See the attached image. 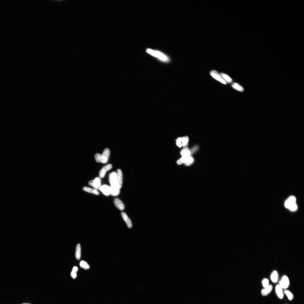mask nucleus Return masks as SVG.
Wrapping results in <instances>:
<instances>
[{"label": "nucleus", "mask_w": 304, "mask_h": 304, "mask_svg": "<svg viewBox=\"0 0 304 304\" xmlns=\"http://www.w3.org/2000/svg\"><path fill=\"white\" fill-rule=\"evenodd\" d=\"M122 215L123 219L126 223L128 228H131L132 226V222L127 214L125 213L122 212Z\"/></svg>", "instance_id": "11"}, {"label": "nucleus", "mask_w": 304, "mask_h": 304, "mask_svg": "<svg viewBox=\"0 0 304 304\" xmlns=\"http://www.w3.org/2000/svg\"><path fill=\"white\" fill-rule=\"evenodd\" d=\"M80 265L81 268L86 270H87L90 268L88 264L86 262L84 261H81L80 262Z\"/></svg>", "instance_id": "25"}, {"label": "nucleus", "mask_w": 304, "mask_h": 304, "mask_svg": "<svg viewBox=\"0 0 304 304\" xmlns=\"http://www.w3.org/2000/svg\"><path fill=\"white\" fill-rule=\"evenodd\" d=\"M189 141V138L187 136L182 138V146L184 147H186L188 144Z\"/></svg>", "instance_id": "24"}, {"label": "nucleus", "mask_w": 304, "mask_h": 304, "mask_svg": "<svg viewBox=\"0 0 304 304\" xmlns=\"http://www.w3.org/2000/svg\"><path fill=\"white\" fill-rule=\"evenodd\" d=\"M99 190L105 196H108L110 194V187L107 185H103L100 186Z\"/></svg>", "instance_id": "12"}, {"label": "nucleus", "mask_w": 304, "mask_h": 304, "mask_svg": "<svg viewBox=\"0 0 304 304\" xmlns=\"http://www.w3.org/2000/svg\"><path fill=\"white\" fill-rule=\"evenodd\" d=\"M210 74L212 77L215 79L216 80L220 81V82L224 84H226V82L221 78L220 74L217 71L215 70L212 71H211Z\"/></svg>", "instance_id": "7"}, {"label": "nucleus", "mask_w": 304, "mask_h": 304, "mask_svg": "<svg viewBox=\"0 0 304 304\" xmlns=\"http://www.w3.org/2000/svg\"><path fill=\"white\" fill-rule=\"evenodd\" d=\"M114 203L116 206L121 211H123L125 209V205L120 199L115 198L114 200Z\"/></svg>", "instance_id": "13"}, {"label": "nucleus", "mask_w": 304, "mask_h": 304, "mask_svg": "<svg viewBox=\"0 0 304 304\" xmlns=\"http://www.w3.org/2000/svg\"><path fill=\"white\" fill-rule=\"evenodd\" d=\"M284 293L287 296L289 300H292L294 298L293 294L290 291L285 290L284 291Z\"/></svg>", "instance_id": "23"}, {"label": "nucleus", "mask_w": 304, "mask_h": 304, "mask_svg": "<svg viewBox=\"0 0 304 304\" xmlns=\"http://www.w3.org/2000/svg\"><path fill=\"white\" fill-rule=\"evenodd\" d=\"M296 198L295 196H291L290 197L286 200L285 202V207L291 211H296L297 209V206L296 204Z\"/></svg>", "instance_id": "2"}, {"label": "nucleus", "mask_w": 304, "mask_h": 304, "mask_svg": "<svg viewBox=\"0 0 304 304\" xmlns=\"http://www.w3.org/2000/svg\"><path fill=\"white\" fill-rule=\"evenodd\" d=\"M117 174L118 177V186L120 189L122 187L123 184V175L120 169L117 170Z\"/></svg>", "instance_id": "10"}, {"label": "nucleus", "mask_w": 304, "mask_h": 304, "mask_svg": "<svg viewBox=\"0 0 304 304\" xmlns=\"http://www.w3.org/2000/svg\"><path fill=\"white\" fill-rule=\"evenodd\" d=\"M191 154V151L188 147H185L181 150L180 154L182 157H188L190 156Z\"/></svg>", "instance_id": "15"}, {"label": "nucleus", "mask_w": 304, "mask_h": 304, "mask_svg": "<svg viewBox=\"0 0 304 304\" xmlns=\"http://www.w3.org/2000/svg\"><path fill=\"white\" fill-rule=\"evenodd\" d=\"M273 289V286L271 285H269L267 287L265 288L262 290L261 294L263 296L268 295L271 292Z\"/></svg>", "instance_id": "17"}, {"label": "nucleus", "mask_w": 304, "mask_h": 304, "mask_svg": "<svg viewBox=\"0 0 304 304\" xmlns=\"http://www.w3.org/2000/svg\"><path fill=\"white\" fill-rule=\"evenodd\" d=\"M83 190L84 191L96 195H98L100 194L99 192L97 190H96L95 189H93L87 187H84L83 189Z\"/></svg>", "instance_id": "18"}, {"label": "nucleus", "mask_w": 304, "mask_h": 304, "mask_svg": "<svg viewBox=\"0 0 304 304\" xmlns=\"http://www.w3.org/2000/svg\"><path fill=\"white\" fill-rule=\"evenodd\" d=\"M290 285V281L288 277L284 276L279 283V285L282 289H286L289 287Z\"/></svg>", "instance_id": "5"}, {"label": "nucleus", "mask_w": 304, "mask_h": 304, "mask_svg": "<svg viewBox=\"0 0 304 304\" xmlns=\"http://www.w3.org/2000/svg\"><path fill=\"white\" fill-rule=\"evenodd\" d=\"M220 75L221 78L226 82V81L227 82L229 83H230L232 82V80L231 78L228 75H226V74L223 73H221L220 74Z\"/></svg>", "instance_id": "21"}, {"label": "nucleus", "mask_w": 304, "mask_h": 304, "mask_svg": "<svg viewBox=\"0 0 304 304\" xmlns=\"http://www.w3.org/2000/svg\"><path fill=\"white\" fill-rule=\"evenodd\" d=\"M110 154V151L109 149L108 148H106L105 149L102 155H104L108 159L109 158V157Z\"/></svg>", "instance_id": "27"}, {"label": "nucleus", "mask_w": 304, "mask_h": 304, "mask_svg": "<svg viewBox=\"0 0 304 304\" xmlns=\"http://www.w3.org/2000/svg\"><path fill=\"white\" fill-rule=\"evenodd\" d=\"M262 284L264 288L267 287L269 286V281L268 279L266 278L264 279L262 281Z\"/></svg>", "instance_id": "28"}, {"label": "nucleus", "mask_w": 304, "mask_h": 304, "mask_svg": "<svg viewBox=\"0 0 304 304\" xmlns=\"http://www.w3.org/2000/svg\"></svg>", "instance_id": "30"}, {"label": "nucleus", "mask_w": 304, "mask_h": 304, "mask_svg": "<svg viewBox=\"0 0 304 304\" xmlns=\"http://www.w3.org/2000/svg\"><path fill=\"white\" fill-rule=\"evenodd\" d=\"M232 87L237 90L240 92H243L244 88L242 86L236 83H234L232 85Z\"/></svg>", "instance_id": "22"}, {"label": "nucleus", "mask_w": 304, "mask_h": 304, "mask_svg": "<svg viewBox=\"0 0 304 304\" xmlns=\"http://www.w3.org/2000/svg\"><path fill=\"white\" fill-rule=\"evenodd\" d=\"M176 141V144L179 147H181L182 146V138L179 137L178 138Z\"/></svg>", "instance_id": "29"}, {"label": "nucleus", "mask_w": 304, "mask_h": 304, "mask_svg": "<svg viewBox=\"0 0 304 304\" xmlns=\"http://www.w3.org/2000/svg\"><path fill=\"white\" fill-rule=\"evenodd\" d=\"M78 269L77 267H74L73 269L72 272L71 273V275L73 279H75L77 277V273L78 271Z\"/></svg>", "instance_id": "26"}, {"label": "nucleus", "mask_w": 304, "mask_h": 304, "mask_svg": "<svg viewBox=\"0 0 304 304\" xmlns=\"http://www.w3.org/2000/svg\"><path fill=\"white\" fill-rule=\"evenodd\" d=\"M112 168V165L109 164L104 167L101 169L99 173V176L100 178H103L105 176V175L109 170H110Z\"/></svg>", "instance_id": "9"}, {"label": "nucleus", "mask_w": 304, "mask_h": 304, "mask_svg": "<svg viewBox=\"0 0 304 304\" xmlns=\"http://www.w3.org/2000/svg\"><path fill=\"white\" fill-rule=\"evenodd\" d=\"M278 274L276 271H274L271 274V280L274 283H276L278 280Z\"/></svg>", "instance_id": "19"}, {"label": "nucleus", "mask_w": 304, "mask_h": 304, "mask_svg": "<svg viewBox=\"0 0 304 304\" xmlns=\"http://www.w3.org/2000/svg\"><path fill=\"white\" fill-rule=\"evenodd\" d=\"M76 258L78 260H80L81 257V247L80 244L77 245L75 253Z\"/></svg>", "instance_id": "20"}, {"label": "nucleus", "mask_w": 304, "mask_h": 304, "mask_svg": "<svg viewBox=\"0 0 304 304\" xmlns=\"http://www.w3.org/2000/svg\"><path fill=\"white\" fill-rule=\"evenodd\" d=\"M110 194L113 196H116L120 193V189L117 187L111 186H110Z\"/></svg>", "instance_id": "14"}, {"label": "nucleus", "mask_w": 304, "mask_h": 304, "mask_svg": "<svg viewBox=\"0 0 304 304\" xmlns=\"http://www.w3.org/2000/svg\"><path fill=\"white\" fill-rule=\"evenodd\" d=\"M276 292L277 295L278 297L280 299H282L284 297L283 292V289L279 285H277L276 287Z\"/></svg>", "instance_id": "16"}, {"label": "nucleus", "mask_w": 304, "mask_h": 304, "mask_svg": "<svg viewBox=\"0 0 304 304\" xmlns=\"http://www.w3.org/2000/svg\"><path fill=\"white\" fill-rule=\"evenodd\" d=\"M96 161L98 162L105 163H107L108 159L104 155L99 154H96L95 155Z\"/></svg>", "instance_id": "8"}, {"label": "nucleus", "mask_w": 304, "mask_h": 304, "mask_svg": "<svg viewBox=\"0 0 304 304\" xmlns=\"http://www.w3.org/2000/svg\"><path fill=\"white\" fill-rule=\"evenodd\" d=\"M194 159L191 156L188 157H182L180 159L177 160V164L178 165L184 164L186 166H189L193 163Z\"/></svg>", "instance_id": "3"}, {"label": "nucleus", "mask_w": 304, "mask_h": 304, "mask_svg": "<svg viewBox=\"0 0 304 304\" xmlns=\"http://www.w3.org/2000/svg\"><path fill=\"white\" fill-rule=\"evenodd\" d=\"M89 186H93L95 189L98 190L99 189L101 185V180L99 178L96 177L93 180H91L88 182Z\"/></svg>", "instance_id": "6"}, {"label": "nucleus", "mask_w": 304, "mask_h": 304, "mask_svg": "<svg viewBox=\"0 0 304 304\" xmlns=\"http://www.w3.org/2000/svg\"><path fill=\"white\" fill-rule=\"evenodd\" d=\"M109 182L111 186H118V177L116 173L113 172L110 174L109 177Z\"/></svg>", "instance_id": "4"}, {"label": "nucleus", "mask_w": 304, "mask_h": 304, "mask_svg": "<svg viewBox=\"0 0 304 304\" xmlns=\"http://www.w3.org/2000/svg\"><path fill=\"white\" fill-rule=\"evenodd\" d=\"M146 52L150 55L157 58L163 62L167 63L169 62L170 61V59L169 57L165 54L158 51L148 49H147Z\"/></svg>", "instance_id": "1"}]
</instances>
